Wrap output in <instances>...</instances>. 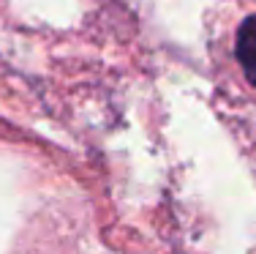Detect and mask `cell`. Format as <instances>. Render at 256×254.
<instances>
[{
  "mask_svg": "<svg viewBox=\"0 0 256 254\" xmlns=\"http://www.w3.org/2000/svg\"><path fill=\"white\" fill-rule=\"evenodd\" d=\"M234 55L240 63L246 80L256 88V14H248L237 28L234 39Z\"/></svg>",
  "mask_w": 256,
  "mask_h": 254,
  "instance_id": "6da1fadb",
  "label": "cell"
}]
</instances>
